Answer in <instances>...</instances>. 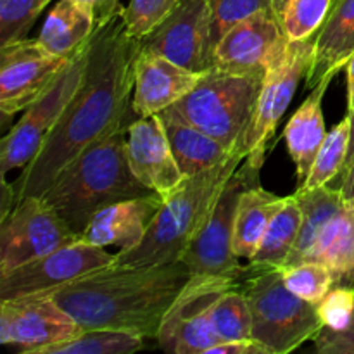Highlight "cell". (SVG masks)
Segmentation results:
<instances>
[{"mask_svg":"<svg viewBox=\"0 0 354 354\" xmlns=\"http://www.w3.org/2000/svg\"><path fill=\"white\" fill-rule=\"evenodd\" d=\"M80 239L44 197H24L0 220V277Z\"/></svg>","mask_w":354,"mask_h":354,"instance_id":"cell-10","label":"cell"},{"mask_svg":"<svg viewBox=\"0 0 354 354\" xmlns=\"http://www.w3.org/2000/svg\"><path fill=\"white\" fill-rule=\"evenodd\" d=\"M244 159L237 152L227 161L183 180L178 189L165 197L144 241L128 251H118L114 265L156 266L180 261L206 223L225 183Z\"/></svg>","mask_w":354,"mask_h":354,"instance_id":"cell-4","label":"cell"},{"mask_svg":"<svg viewBox=\"0 0 354 354\" xmlns=\"http://www.w3.org/2000/svg\"><path fill=\"white\" fill-rule=\"evenodd\" d=\"M76 2L85 6L93 14L97 28L106 24L107 21L113 19L116 14H120L123 10L120 0H76Z\"/></svg>","mask_w":354,"mask_h":354,"instance_id":"cell-38","label":"cell"},{"mask_svg":"<svg viewBox=\"0 0 354 354\" xmlns=\"http://www.w3.org/2000/svg\"><path fill=\"white\" fill-rule=\"evenodd\" d=\"M71 57H59L37 38L28 37L0 47V111L3 116L28 109L54 83Z\"/></svg>","mask_w":354,"mask_h":354,"instance_id":"cell-16","label":"cell"},{"mask_svg":"<svg viewBox=\"0 0 354 354\" xmlns=\"http://www.w3.org/2000/svg\"><path fill=\"white\" fill-rule=\"evenodd\" d=\"M213 327L221 342L252 341V318L242 287L227 290L213 308Z\"/></svg>","mask_w":354,"mask_h":354,"instance_id":"cell-30","label":"cell"},{"mask_svg":"<svg viewBox=\"0 0 354 354\" xmlns=\"http://www.w3.org/2000/svg\"><path fill=\"white\" fill-rule=\"evenodd\" d=\"M304 261L327 265L334 277V287L354 286V209L344 207L332 220Z\"/></svg>","mask_w":354,"mask_h":354,"instance_id":"cell-26","label":"cell"},{"mask_svg":"<svg viewBox=\"0 0 354 354\" xmlns=\"http://www.w3.org/2000/svg\"><path fill=\"white\" fill-rule=\"evenodd\" d=\"M114 258L104 248L80 239L0 277V301L59 289L86 273L114 265Z\"/></svg>","mask_w":354,"mask_h":354,"instance_id":"cell-15","label":"cell"},{"mask_svg":"<svg viewBox=\"0 0 354 354\" xmlns=\"http://www.w3.org/2000/svg\"><path fill=\"white\" fill-rule=\"evenodd\" d=\"M82 332V325L47 294L0 301V342L17 353L44 354Z\"/></svg>","mask_w":354,"mask_h":354,"instance_id":"cell-12","label":"cell"},{"mask_svg":"<svg viewBox=\"0 0 354 354\" xmlns=\"http://www.w3.org/2000/svg\"><path fill=\"white\" fill-rule=\"evenodd\" d=\"M339 192H341L342 203L348 209H354V162L351 168L341 176V183H339Z\"/></svg>","mask_w":354,"mask_h":354,"instance_id":"cell-40","label":"cell"},{"mask_svg":"<svg viewBox=\"0 0 354 354\" xmlns=\"http://www.w3.org/2000/svg\"><path fill=\"white\" fill-rule=\"evenodd\" d=\"M144 335L111 328L83 330L71 341L52 346L44 354H130L145 348Z\"/></svg>","mask_w":354,"mask_h":354,"instance_id":"cell-28","label":"cell"},{"mask_svg":"<svg viewBox=\"0 0 354 354\" xmlns=\"http://www.w3.org/2000/svg\"><path fill=\"white\" fill-rule=\"evenodd\" d=\"M180 2L182 0H130V3L121 10L128 33L140 40L149 31L154 30Z\"/></svg>","mask_w":354,"mask_h":354,"instance_id":"cell-35","label":"cell"},{"mask_svg":"<svg viewBox=\"0 0 354 354\" xmlns=\"http://www.w3.org/2000/svg\"><path fill=\"white\" fill-rule=\"evenodd\" d=\"M290 40L273 10H263L232 28L216 45L213 68L265 80L289 50Z\"/></svg>","mask_w":354,"mask_h":354,"instance_id":"cell-13","label":"cell"},{"mask_svg":"<svg viewBox=\"0 0 354 354\" xmlns=\"http://www.w3.org/2000/svg\"><path fill=\"white\" fill-rule=\"evenodd\" d=\"M349 138H351V118H349V114H346L344 120L335 124L327 133L317 158H315L313 166H311L310 176L297 189L310 190L334 182L344 168Z\"/></svg>","mask_w":354,"mask_h":354,"instance_id":"cell-29","label":"cell"},{"mask_svg":"<svg viewBox=\"0 0 354 354\" xmlns=\"http://www.w3.org/2000/svg\"><path fill=\"white\" fill-rule=\"evenodd\" d=\"M97 30L93 14L76 0H59L48 12L37 40L59 57H71Z\"/></svg>","mask_w":354,"mask_h":354,"instance_id":"cell-23","label":"cell"},{"mask_svg":"<svg viewBox=\"0 0 354 354\" xmlns=\"http://www.w3.org/2000/svg\"><path fill=\"white\" fill-rule=\"evenodd\" d=\"M301 220L303 213L299 201L294 194L287 197L286 204L273 216L258 251L249 259V263L256 268H283L299 237Z\"/></svg>","mask_w":354,"mask_h":354,"instance_id":"cell-27","label":"cell"},{"mask_svg":"<svg viewBox=\"0 0 354 354\" xmlns=\"http://www.w3.org/2000/svg\"><path fill=\"white\" fill-rule=\"evenodd\" d=\"M251 308V339L266 354H287L313 339L324 324L317 304L286 286L282 268H256L242 286Z\"/></svg>","mask_w":354,"mask_h":354,"instance_id":"cell-5","label":"cell"},{"mask_svg":"<svg viewBox=\"0 0 354 354\" xmlns=\"http://www.w3.org/2000/svg\"><path fill=\"white\" fill-rule=\"evenodd\" d=\"M272 2H273V10H275V14L279 16V19L282 21L283 12H286L289 0H272Z\"/></svg>","mask_w":354,"mask_h":354,"instance_id":"cell-43","label":"cell"},{"mask_svg":"<svg viewBox=\"0 0 354 354\" xmlns=\"http://www.w3.org/2000/svg\"><path fill=\"white\" fill-rule=\"evenodd\" d=\"M324 327L342 330L354 315V286H335L317 304Z\"/></svg>","mask_w":354,"mask_h":354,"instance_id":"cell-36","label":"cell"},{"mask_svg":"<svg viewBox=\"0 0 354 354\" xmlns=\"http://www.w3.org/2000/svg\"><path fill=\"white\" fill-rule=\"evenodd\" d=\"M138 50V40L128 33L121 12L93 31L82 85L40 152L12 182L16 203L28 196H44L73 159L90 145L130 127L128 118L135 114L131 97Z\"/></svg>","mask_w":354,"mask_h":354,"instance_id":"cell-1","label":"cell"},{"mask_svg":"<svg viewBox=\"0 0 354 354\" xmlns=\"http://www.w3.org/2000/svg\"><path fill=\"white\" fill-rule=\"evenodd\" d=\"M158 116L168 135L176 162L187 178L227 161L239 152L225 147L216 138L194 127L173 107L161 111Z\"/></svg>","mask_w":354,"mask_h":354,"instance_id":"cell-22","label":"cell"},{"mask_svg":"<svg viewBox=\"0 0 354 354\" xmlns=\"http://www.w3.org/2000/svg\"><path fill=\"white\" fill-rule=\"evenodd\" d=\"M286 201L287 197L263 189L261 183L242 194L234 228V252L239 258L251 259L256 254L266 228Z\"/></svg>","mask_w":354,"mask_h":354,"instance_id":"cell-25","label":"cell"},{"mask_svg":"<svg viewBox=\"0 0 354 354\" xmlns=\"http://www.w3.org/2000/svg\"><path fill=\"white\" fill-rule=\"evenodd\" d=\"M138 45L190 71L206 73L213 68L209 2L182 0Z\"/></svg>","mask_w":354,"mask_h":354,"instance_id":"cell-14","label":"cell"},{"mask_svg":"<svg viewBox=\"0 0 354 354\" xmlns=\"http://www.w3.org/2000/svg\"><path fill=\"white\" fill-rule=\"evenodd\" d=\"M133 75L131 107L137 118H147L175 106L197 85L203 73H194L156 52L140 48Z\"/></svg>","mask_w":354,"mask_h":354,"instance_id":"cell-18","label":"cell"},{"mask_svg":"<svg viewBox=\"0 0 354 354\" xmlns=\"http://www.w3.org/2000/svg\"><path fill=\"white\" fill-rule=\"evenodd\" d=\"M151 194L154 190L144 185L131 171L128 128H123L73 159L41 197L82 237L99 211L121 201Z\"/></svg>","mask_w":354,"mask_h":354,"instance_id":"cell-3","label":"cell"},{"mask_svg":"<svg viewBox=\"0 0 354 354\" xmlns=\"http://www.w3.org/2000/svg\"><path fill=\"white\" fill-rule=\"evenodd\" d=\"M349 118H351V138H349V149H348V156H346V162H344V168H342L341 175H339V178H341L342 175H344L346 171H348L349 168H351V165L354 162V109L349 111Z\"/></svg>","mask_w":354,"mask_h":354,"instance_id":"cell-42","label":"cell"},{"mask_svg":"<svg viewBox=\"0 0 354 354\" xmlns=\"http://www.w3.org/2000/svg\"><path fill=\"white\" fill-rule=\"evenodd\" d=\"M192 272L185 263L156 266L111 265L45 292L61 304L83 330L111 328L158 337L171 308Z\"/></svg>","mask_w":354,"mask_h":354,"instance_id":"cell-2","label":"cell"},{"mask_svg":"<svg viewBox=\"0 0 354 354\" xmlns=\"http://www.w3.org/2000/svg\"><path fill=\"white\" fill-rule=\"evenodd\" d=\"M162 201L165 197L154 192L113 204L92 218L82 241L99 248L116 245L120 251H128L144 241Z\"/></svg>","mask_w":354,"mask_h":354,"instance_id":"cell-19","label":"cell"},{"mask_svg":"<svg viewBox=\"0 0 354 354\" xmlns=\"http://www.w3.org/2000/svg\"><path fill=\"white\" fill-rule=\"evenodd\" d=\"M332 80H324L315 88H311L310 95L297 107L296 113L290 116L283 138H286L287 151L296 165L297 187L303 185L308 180L313 166L315 158L324 144L328 131L325 130V118L322 102Z\"/></svg>","mask_w":354,"mask_h":354,"instance_id":"cell-21","label":"cell"},{"mask_svg":"<svg viewBox=\"0 0 354 354\" xmlns=\"http://www.w3.org/2000/svg\"><path fill=\"white\" fill-rule=\"evenodd\" d=\"M334 0H289L282 24L290 41L315 37L324 26Z\"/></svg>","mask_w":354,"mask_h":354,"instance_id":"cell-31","label":"cell"},{"mask_svg":"<svg viewBox=\"0 0 354 354\" xmlns=\"http://www.w3.org/2000/svg\"><path fill=\"white\" fill-rule=\"evenodd\" d=\"M128 161L135 176L162 197L178 189L187 178L176 162L158 114L135 118L130 123Z\"/></svg>","mask_w":354,"mask_h":354,"instance_id":"cell-17","label":"cell"},{"mask_svg":"<svg viewBox=\"0 0 354 354\" xmlns=\"http://www.w3.org/2000/svg\"><path fill=\"white\" fill-rule=\"evenodd\" d=\"M346 71H348V113L354 109V54L346 64Z\"/></svg>","mask_w":354,"mask_h":354,"instance_id":"cell-41","label":"cell"},{"mask_svg":"<svg viewBox=\"0 0 354 354\" xmlns=\"http://www.w3.org/2000/svg\"><path fill=\"white\" fill-rule=\"evenodd\" d=\"M353 54L354 0H334L324 26L315 37L313 61L306 75L308 88H315L324 80H334Z\"/></svg>","mask_w":354,"mask_h":354,"instance_id":"cell-20","label":"cell"},{"mask_svg":"<svg viewBox=\"0 0 354 354\" xmlns=\"http://www.w3.org/2000/svg\"><path fill=\"white\" fill-rule=\"evenodd\" d=\"M263 166L244 159V165L235 169L218 196L206 223L194 237L180 261L185 263L192 275H216L241 279L249 275L254 266L244 268L234 252L235 216L241 196L251 187L259 185Z\"/></svg>","mask_w":354,"mask_h":354,"instance_id":"cell-7","label":"cell"},{"mask_svg":"<svg viewBox=\"0 0 354 354\" xmlns=\"http://www.w3.org/2000/svg\"><path fill=\"white\" fill-rule=\"evenodd\" d=\"M263 80L211 68L173 109L225 147L241 152ZM242 154V152H241Z\"/></svg>","mask_w":354,"mask_h":354,"instance_id":"cell-6","label":"cell"},{"mask_svg":"<svg viewBox=\"0 0 354 354\" xmlns=\"http://www.w3.org/2000/svg\"><path fill=\"white\" fill-rule=\"evenodd\" d=\"M211 14V48L234 26L263 10H273L272 0H207ZM275 12V10H273Z\"/></svg>","mask_w":354,"mask_h":354,"instance_id":"cell-33","label":"cell"},{"mask_svg":"<svg viewBox=\"0 0 354 354\" xmlns=\"http://www.w3.org/2000/svg\"><path fill=\"white\" fill-rule=\"evenodd\" d=\"M234 287H239V279L192 275L162 318L156 337L159 348L173 354H207L220 344L213 327V308Z\"/></svg>","mask_w":354,"mask_h":354,"instance_id":"cell-9","label":"cell"},{"mask_svg":"<svg viewBox=\"0 0 354 354\" xmlns=\"http://www.w3.org/2000/svg\"><path fill=\"white\" fill-rule=\"evenodd\" d=\"M282 270L286 286L301 299H306L313 304L320 303L334 287L330 268L324 263L304 261Z\"/></svg>","mask_w":354,"mask_h":354,"instance_id":"cell-32","label":"cell"},{"mask_svg":"<svg viewBox=\"0 0 354 354\" xmlns=\"http://www.w3.org/2000/svg\"><path fill=\"white\" fill-rule=\"evenodd\" d=\"M313 342L320 354H354V315L348 327L342 330L322 327Z\"/></svg>","mask_w":354,"mask_h":354,"instance_id":"cell-37","label":"cell"},{"mask_svg":"<svg viewBox=\"0 0 354 354\" xmlns=\"http://www.w3.org/2000/svg\"><path fill=\"white\" fill-rule=\"evenodd\" d=\"M88 44L80 48L66 68L59 73L50 86L24 109L23 118L3 135L0 142V175L6 180L7 173L17 168H26L40 152L48 133L61 118L71 97L82 85L85 75Z\"/></svg>","mask_w":354,"mask_h":354,"instance_id":"cell-8","label":"cell"},{"mask_svg":"<svg viewBox=\"0 0 354 354\" xmlns=\"http://www.w3.org/2000/svg\"><path fill=\"white\" fill-rule=\"evenodd\" d=\"M207 354H266L254 341H225L214 346Z\"/></svg>","mask_w":354,"mask_h":354,"instance_id":"cell-39","label":"cell"},{"mask_svg":"<svg viewBox=\"0 0 354 354\" xmlns=\"http://www.w3.org/2000/svg\"><path fill=\"white\" fill-rule=\"evenodd\" d=\"M315 37L290 41L286 57L273 66L263 80L251 123L241 145V152L252 165L263 166L268 140L286 114L299 82L303 76L306 78L313 61Z\"/></svg>","mask_w":354,"mask_h":354,"instance_id":"cell-11","label":"cell"},{"mask_svg":"<svg viewBox=\"0 0 354 354\" xmlns=\"http://www.w3.org/2000/svg\"><path fill=\"white\" fill-rule=\"evenodd\" d=\"M50 0H0V47L26 38Z\"/></svg>","mask_w":354,"mask_h":354,"instance_id":"cell-34","label":"cell"},{"mask_svg":"<svg viewBox=\"0 0 354 354\" xmlns=\"http://www.w3.org/2000/svg\"><path fill=\"white\" fill-rule=\"evenodd\" d=\"M296 197L299 201L303 220H301L299 237L283 268L303 263L313 251L332 220L346 207L337 187L324 185L310 190L297 189Z\"/></svg>","mask_w":354,"mask_h":354,"instance_id":"cell-24","label":"cell"}]
</instances>
